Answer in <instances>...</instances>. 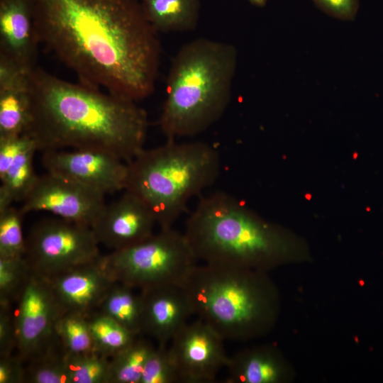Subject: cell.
Returning a JSON list of instances; mask_svg holds the SVG:
<instances>
[{
  "label": "cell",
  "instance_id": "obj_29",
  "mask_svg": "<svg viewBox=\"0 0 383 383\" xmlns=\"http://www.w3.org/2000/svg\"><path fill=\"white\" fill-rule=\"evenodd\" d=\"M176 382L181 379L170 347L157 345L148 357L140 383Z\"/></svg>",
  "mask_w": 383,
  "mask_h": 383
},
{
  "label": "cell",
  "instance_id": "obj_21",
  "mask_svg": "<svg viewBox=\"0 0 383 383\" xmlns=\"http://www.w3.org/2000/svg\"><path fill=\"white\" fill-rule=\"evenodd\" d=\"M37 150L36 145H33L23 151L0 177V209L22 202L32 189L38 177L33 167Z\"/></svg>",
  "mask_w": 383,
  "mask_h": 383
},
{
  "label": "cell",
  "instance_id": "obj_31",
  "mask_svg": "<svg viewBox=\"0 0 383 383\" xmlns=\"http://www.w3.org/2000/svg\"><path fill=\"white\" fill-rule=\"evenodd\" d=\"M17 334L11 306H0V356L14 354Z\"/></svg>",
  "mask_w": 383,
  "mask_h": 383
},
{
  "label": "cell",
  "instance_id": "obj_24",
  "mask_svg": "<svg viewBox=\"0 0 383 383\" xmlns=\"http://www.w3.org/2000/svg\"><path fill=\"white\" fill-rule=\"evenodd\" d=\"M54 331L66 354L94 352L88 315L62 313L56 320Z\"/></svg>",
  "mask_w": 383,
  "mask_h": 383
},
{
  "label": "cell",
  "instance_id": "obj_20",
  "mask_svg": "<svg viewBox=\"0 0 383 383\" xmlns=\"http://www.w3.org/2000/svg\"><path fill=\"white\" fill-rule=\"evenodd\" d=\"M114 282L96 311L113 318L135 335L141 334L143 300L140 292Z\"/></svg>",
  "mask_w": 383,
  "mask_h": 383
},
{
  "label": "cell",
  "instance_id": "obj_28",
  "mask_svg": "<svg viewBox=\"0 0 383 383\" xmlns=\"http://www.w3.org/2000/svg\"><path fill=\"white\" fill-rule=\"evenodd\" d=\"M30 272L24 257L0 259V306L17 303Z\"/></svg>",
  "mask_w": 383,
  "mask_h": 383
},
{
  "label": "cell",
  "instance_id": "obj_17",
  "mask_svg": "<svg viewBox=\"0 0 383 383\" xmlns=\"http://www.w3.org/2000/svg\"><path fill=\"white\" fill-rule=\"evenodd\" d=\"M31 70L0 56V138L21 135L28 127Z\"/></svg>",
  "mask_w": 383,
  "mask_h": 383
},
{
  "label": "cell",
  "instance_id": "obj_22",
  "mask_svg": "<svg viewBox=\"0 0 383 383\" xmlns=\"http://www.w3.org/2000/svg\"><path fill=\"white\" fill-rule=\"evenodd\" d=\"M88 319L94 352L109 359L131 344L138 337L98 311L89 314Z\"/></svg>",
  "mask_w": 383,
  "mask_h": 383
},
{
  "label": "cell",
  "instance_id": "obj_4",
  "mask_svg": "<svg viewBox=\"0 0 383 383\" xmlns=\"http://www.w3.org/2000/svg\"><path fill=\"white\" fill-rule=\"evenodd\" d=\"M184 234L196 260L213 265L260 271L289 251L282 231L223 192L200 199Z\"/></svg>",
  "mask_w": 383,
  "mask_h": 383
},
{
  "label": "cell",
  "instance_id": "obj_3",
  "mask_svg": "<svg viewBox=\"0 0 383 383\" xmlns=\"http://www.w3.org/2000/svg\"><path fill=\"white\" fill-rule=\"evenodd\" d=\"M238 51L229 43L199 38L172 60L160 126L167 140L192 137L210 128L231 100Z\"/></svg>",
  "mask_w": 383,
  "mask_h": 383
},
{
  "label": "cell",
  "instance_id": "obj_14",
  "mask_svg": "<svg viewBox=\"0 0 383 383\" xmlns=\"http://www.w3.org/2000/svg\"><path fill=\"white\" fill-rule=\"evenodd\" d=\"M48 278L62 313L88 316L98 309L115 282L99 260Z\"/></svg>",
  "mask_w": 383,
  "mask_h": 383
},
{
  "label": "cell",
  "instance_id": "obj_27",
  "mask_svg": "<svg viewBox=\"0 0 383 383\" xmlns=\"http://www.w3.org/2000/svg\"><path fill=\"white\" fill-rule=\"evenodd\" d=\"M23 216L21 210L13 205L0 209V259L24 257Z\"/></svg>",
  "mask_w": 383,
  "mask_h": 383
},
{
  "label": "cell",
  "instance_id": "obj_7",
  "mask_svg": "<svg viewBox=\"0 0 383 383\" xmlns=\"http://www.w3.org/2000/svg\"><path fill=\"white\" fill-rule=\"evenodd\" d=\"M196 260L184 233L171 228L134 246L101 255L99 262L113 281L140 291L179 286Z\"/></svg>",
  "mask_w": 383,
  "mask_h": 383
},
{
  "label": "cell",
  "instance_id": "obj_1",
  "mask_svg": "<svg viewBox=\"0 0 383 383\" xmlns=\"http://www.w3.org/2000/svg\"><path fill=\"white\" fill-rule=\"evenodd\" d=\"M40 44L79 82L138 101L155 88L158 33L140 0H31Z\"/></svg>",
  "mask_w": 383,
  "mask_h": 383
},
{
  "label": "cell",
  "instance_id": "obj_26",
  "mask_svg": "<svg viewBox=\"0 0 383 383\" xmlns=\"http://www.w3.org/2000/svg\"><path fill=\"white\" fill-rule=\"evenodd\" d=\"M69 383H109V359L96 353L65 355Z\"/></svg>",
  "mask_w": 383,
  "mask_h": 383
},
{
  "label": "cell",
  "instance_id": "obj_25",
  "mask_svg": "<svg viewBox=\"0 0 383 383\" xmlns=\"http://www.w3.org/2000/svg\"><path fill=\"white\" fill-rule=\"evenodd\" d=\"M65 355L56 338L44 353L26 364L24 383H69Z\"/></svg>",
  "mask_w": 383,
  "mask_h": 383
},
{
  "label": "cell",
  "instance_id": "obj_12",
  "mask_svg": "<svg viewBox=\"0 0 383 383\" xmlns=\"http://www.w3.org/2000/svg\"><path fill=\"white\" fill-rule=\"evenodd\" d=\"M224 340L201 318L187 323L172 338L170 350L181 382L211 383L229 357Z\"/></svg>",
  "mask_w": 383,
  "mask_h": 383
},
{
  "label": "cell",
  "instance_id": "obj_8",
  "mask_svg": "<svg viewBox=\"0 0 383 383\" xmlns=\"http://www.w3.org/2000/svg\"><path fill=\"white\" fill-rule=\"evenodd\" d=\"M91 226L62 218L43 219L26 238V260L34 272L50 277L101 257Z\"/></svg>",
  "mask_w": 383,
  "mask_h": 383
},
{
  "label": "cell",
  "instance_id": "obj_34",
  "mask_svg": "<svg viewBox=\"0 0 383 383\" xmlns=\"http://www.w3.org/2000/svg\"><path fill=\"white\" fill-rule=\"evenodd\" d=\"M247 1L255 6L263 7L266 5L268 0H247Z\"/></svg>",
  "mask_w": 383,
  "mask_h": 383
},
{
  "label": "cell",
  "instance_id": "obj_13",
  "mask_svg": "<svg viewBox=\"0 0 383 383\" xmlns=\"http://www.w3.org/2000/svg\"><path fill=\"white\" fill-rule=\"evenodd\" d=\"M155 218L137 196L124 190L116 201L105 204L91 226L99 244L112 251L138 245L153 234Z\"/></svg>",
  "mask_w": 383,
  "mask_h": 383
},
{
  "label": "cell",
  "instance_id": "obj_18",
  "mask_svg": "<svg viewBox=\"0 0 383 383\" xmlns=\"http://www.w3.org/2000/svg\"><path fill=\"white\" fill-rule=\"evenodd\" d=\"M226 367V383H277L284 374L278 357L268 349L240 352L229 357Z\"/></svg>",
  "mask_w": 383,
  "mask_h": 383
},
{
  "label": "cell",
  "instance_id": "obj_15",
  "mask_svg": "<svg viewBox=\"0 0 383 383\" xmlns=\"http://www.w3.org/2000/svg\"><path fill=\"white\" fill-rule=\"evenodd\" d=\"M143 300L141 334L167 345L194 314L182 289L167 284L140 291Z\"/></svg>",
  "mask_w": 383,
  "mask_h": 383
},
{
  "label": "cell",
  "instance_id": "obj_6",
  "mask_svg": "<svg viewBox=\"0 0 383 383\" xmlns=\"http://www.w3.org/2000/svg\"><path fill=\"white\" fill-rule=\"evenodd\" d=\"M179 286L194 314L224 340H243L257 335L272 319L273 291L257 270L195 265Z\"/></svg>",
  "mask_w": 383,
  "mask_h": 383
},
{
  "label": "cell",
  "instance_id": "obj_9",
  "mask_svg": "<svg viewBox=\"0 0 383 383\" xmlns=\"http://www.w3.org/2000/svg\"><path fill=\"white\" fill-rule=\"evenodd\" d=\"M16 304V353L26 364L44 353L56 340L55 323L62 311L48 278L32 270Z\"/></svg>",
  "mask_w": 383,
  "mask_h": 383
},
{
  "label": "cell",
  "instance_id": "obj_23",
  "mask_svg": "<svg viewBox=\"0 0 383 383\" xmlns=\"http://www.w3.org/2000/svg\"><path fill=\"white\" fill-rule=\"evenodd\" d=\"M154 348L151 341L137 337L109 358V383H140L145 365Z\"/></svg>",
  "mask_w": 383,
  "mask_h": 383
},
{
  "label": "cell",
  "instance_id": "obj_32",
  "mask_svg": "<svg viewBox=\"0 0 383 383\" xmlns=\"http://www.w3.org/2000/svg\"><path fill=\"white\" fill-rule=\"evenodd\" d=\"M327 14L341 20H353L358 10V0H312Z\"/></svg>",
  "mask_w": 383,
  "mask_h": 383
},
{
  "label": "cell",
  "instance_id": "obj_11",
  "mask_svg": "<svg viewBox=\"0 0 383 383\" xmlns=\"http://www.w3.org/2000/svg\"><path fill=\"white\" fill-rule=\"evenodd\" d=\"M41 160L47 172L104 195L125 190L128 163L112 154L90 149L48 150Z\"/></svg>",
  "mask_w": 383,
  "mask_h": 383
},
{
  "label": "cell",
  "instance_id": "obj_16",
  "mask_svg": "<svg viewBox=\"0 0 383 383\" xmlns=\"http://www.w3.org/2000/svg\"><path fill=\"white\" fill-rule=\"evenodd\" d=\"M39 44L31 0H0V55L31 70Z\"/></svg>",
  "mask_w": 383,
  "mask_h": 383
},
{
  "label": "cell",
  "instance_id": "obj_5",
  "mask_svg": "<svg viewBox=\"0 0 383 383\" xmlns=\"http://www.w3.org/2000/svg\"><path fill=\"white\" fill-rule=\"evenodd\" d=\"M221 170L218 152L201 141L167 140L128 163L125 190L151 210L160 229L172 228L188 201L211 185Z\"/></svg>",
  "mask_w": 383,
  "mask_h": 383
},
{
  "label": "cell",
  "instance_id": "obj_19",
  "mask_svg": "<svg viewBox=\"0 0 383 383\" xmlns=\"http://www.w3.org/2000/svg\"><path fill=\"white\" fill-rule=\"evenodd\" d=\"M145 16L159 33L192 31L198 26L199 0H140Z\"/></svg>",
  "mask_w": 383,
  "mask_h": 383
},
{
  "label": "cell",
  "instance_id": "obj_2",
  "mask_svg": "<svg viewBox=\"0 0 383 383\" xmlns=\"http://www.w3.org/2000/svg\"><path fill=\"white\" fill-rule=\"evenodd\" d=\"M30 89V121L24 133L38 150H96L128 163L144 149L148 118L136 101L63 80L37 66Z\"/></svg>",
  "mask_w": 383,
  "mask_h": 383
},
{
  "label": "cell",
  "instance_id": "obj_33",
  "mask_svg": "<svg viewBox=\"0 0 383 383\" xmlns=\"http://www.w3.org/2000/svg\"><path fill=\"white\" fill-rule=\"evenodd\" d=\"M25 365L16 353L0 356V383H24Z\"/></svg>",
  "mask_w": 383,
  "mask_h": 383
},
{
  "label": "cell",
  "instance_id": "obj_30",
  "mask_svg": "<svg viewBox=\"0 0 383 383\" xmlns=\"http://www.w3.org/2000/svg\"><path fill=\"white\" fill-rule=\"evenodd\" d=\"M33 145H36V144L27 133L0 138V177L5 174L23 151Z\"/></svg>",
  "mask_w": 383,
  "mask_h": 383
},
{
  "label": "cell",
  "instance_id": "obj_10",
  "mask_svg": "<svg viewBox=\"0 0 383 383\" xmlns=\"http://www.w3.org/2000/svg\"><path fill=\"white\" fill-rule=\"evenodd\" d=\"M105 195L54 173L38 175L20 207L25 215L46 211L92 226L106 203Z\"/></svg>",
  "mask_w": 383,
  "mask_h": 383
}]
</instances>
